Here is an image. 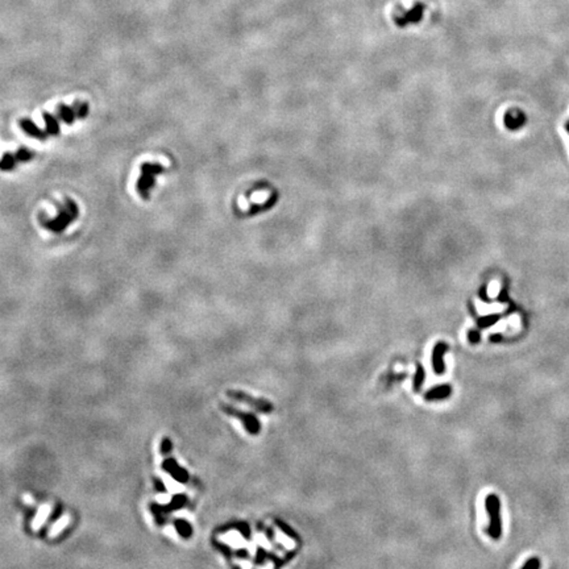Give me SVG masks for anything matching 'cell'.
I'll list each match as a JSON object with an SVG mask.
<instances>
[{"label": "cell", "instance_id": "cell-1", "mask_svg": "<svg viewBox=\"0 0 569 569\" xmlns=\"http://www.w3.org/2000/svg\"><path fill=\"white\" fill-rule=\"evenodd\" d=\"M79 216V207L73 199L66 198L65 203L58 206V214L55 218H45L41 216L40 224L45 229H49L53 233H62L69 225L73 224Z\"/></svg>", "mask_w": 569, "mask_h": 569}, {"label": "cell", "instance_id": "cell-2", "mask_svg": "<svg viewBox=\"0 0 569 569\" xmlns=\"http://www.w3.org/2000/svg\"><path fill=\"white\" fill-rule=\"evenodd\" d=\"M140 169H141V175L136 184V191L144 201H148L150 197V190L156 186V177L165 173L166 169L157 162H144Z\"/></svg>", "mask_w": 569, "mask_h": 569}, {"label": "cell", "instance_id": "cell-3", "mask_svg": "<svg viewBox=\"0 0 569 569\" xmlns=\"http://www.w3.org/2000/svg\"><path fill=\"white\" fill-rule=\"evenodd\" d=\"M33 157H35V152H32L31 149H28L27 147L18 148L15 153H5L4 156L1 157V160H0V170H14L18 164L31 161V160H33Z\"/></svg>", "mask_w": 569, "mask_h": 569}, {"label": "cell", "instance_id": "cell-4", "mask_svg": "<svg viewBox=\"0 0 569 569\" xmlns=\"http://www.w3.org/2000/svg\"><path fill=\"white\" fill-rule=\"evenodd\" d=\"M486 510L490 515V526H489V533L493 539H498L501 536V518H499V510H501V503L497 496L490 494L485 501Z\"/></svg>", "mask_w": 569, "mask_h": 569}, {"label": "cell", "instance_id": "cell-5", "mask_svg": "<svg viewBox=\"0 0 569 569\" xmlns=\"http://www.w3.org/2000/svg\"><path fill=\"white\" fill-rule=\"evenodd\" d=\"M221 408H223V411H224L225 414H228V415H232V417L240 419L242 424H244V427H245V430L248 431V434L251 435L260 434L261 431L260 421L257 419V417H256L255 414H252V412H244L241 411V410H238V408L232 407V406H227V404H221Z\"/></svg>", "mask_w": 569, "mask_h": 569}, {"label": "cell", "instance_id": "cell-6", "mask_svg": "<svg viewBox=\"0 0 569 569\" xmlns=\"http://www.w3.org/2000/svg\"><path fill=\"white\" fill-rule=\"evenodd\" d=\"M227 395H228L229 398L235 399V401H239V402H242V404L251 406V407H253L258 412H262V414H270L274 408L273 404H270L268 399L255 398V397H252V395L247 394V393H242V391L229 390Z\"/></svg>", "mask_w": 569, "mask_h": 569}, {"label": "cell", "instance_id": "cell-7", "mask_svg": "<svg viewBox=\"0 0 569 569\" xmlns=\"http://www.w3.org/2000/svg\"><path fill=\"white\" fill-rule=\"evenodd\" d=\"M18 126H20V128H21L28 136H31L32 139L40 140V141H45L46 140L45 130L41 129L40 127H37L36 123L32 121L31 119L24 117V119H21V120L18 121Z\"/></svg>", "mask_w": 569, "mask_h": 569}, {"label": "cell", "instance_id": "cell-8", "mask_svg": "<svg viewBox=\"0 0 569 569\" xmlns=\"http://www.w3.org/2000/svg\"><path fill=\"white\" fill-rule=\"evenodd\" d=\"M447 352V345L439 343L434 348L432 352V365L436 374H443L445 372V365H444V353Z\"/></svg>", "mask_w": 569, "mask_h": 569}, {"label": "cell", "instance_id": "cell-9", "mask_svg": "<svg viewBox=\"0 0 569 569\" xmlns=\"http://www.w3.org/2000/svg\"><path fill=\"white\" fill-rule=\"evenodd\" d=\"M451 394H452V387H451V386L439 385L428 390L426 394H424V399L428 401V402H432V401H443V399L449 398Z\"/></svg>", "mask_w": 569, "mask_h": 569}, {"label": "cell", "instance_id": "cell-10", "mask_svg": "<svg viewBox=\"0 0 569 569\" xmlns=\"http://www.w3.org/2000/svg\"><path fill=\"white\" fill-rule=\"evenodd\" d=\"M42 119L45 121V136L46 139L49 136H57L61 132V126H59V119L55 115L50 112L42 113Z\"/></svg>", "mask_w": 569, "mask_h": 569}, {"label": "cell", "instance_id": "cell-11", "mask_svg": "<svg viewBox=\"0 0 569 569\" xmlns=\"http://www.w3.org/2000/svg\"><path fill=\"white\" fill-rule=\"evenodd\" d=\"M274 523H275V526H277L278 529L281 530L283 533H286L287 536L290 539H293V540H295L296 543H302V540H300V536L299 533L296 532L295 530H293L290 526L287 523H285L282 519H279V518H274Z\"/></svg>", "mask_w": 569, "mask_h": 569}, {"label": "cell", "instance_id": "cell-12", "mask_svg": "<svg viewBox=\"0 0 569 569\" xmlns=\"http://www.w3.org/2000/svg\"><path fill=\"white\" fill-rule=\"evenodd\" d=\"M424 378H426V372H424V367H422V365H418L417 373H415V377H414V384H412V386H414V391H415V393H419V391H421L422 386H423V384H424Z\"/></svg>", "mask_w": 569, "mask_h": 569}, {"label": "cell", "instance_id": "cell-13", "mask_svg": "<svg viewBox=\"0 0 569 569\" xmlns=\"http://www.w3.org/2000/svg\"><path fill=\"white\" fill-rule=\"evenodd\" d=\"M423 5H418L417 8L412 9V12H408L406 16H404V18H397L398 21L397 23L401 24V21H407V23H415L418 18H421L422 15H423Z\"/></svg>", "mask_w": 569, "mask_h": 569}, {"label": "cell", "instance_id": "cell-14", "mask_svg": "<svg viewBox=\"0 0 569 569\" xmlns=\"http://www.w3.org/2000/svg\"><path fill=\"white\" fill-rule=\"evenodd\" d=\"M229 529H233V530H238V531H240V532L244 535V538L247 539V540H249L251 539V527H249V524L245 523V522H238V523H233L229 526Z\"/></svg>", "mask_w": 569, "mask_h": 569}, {"label": "cell", "instance_id": "cell-15", "mask_svg": "<svg viewBox=\"0 0 569 569\" xmlns=\"http://www.w3.org/2000/svg\"><path fill=\"white\" fill-rule=\"evenodd\" d=\"M269 560V552H266L264 550V548H261V547H258V550H257V555H256V560L255 563L256 564H265L266 561Z\"/></svg>", "mask_w": 569, "mask_h": 569}, {"label": "cell", "instance_id": "cell-16", "mask_svg": "<svg viewBox=\"0 0 569 569\" xmlns=\"http://www.w3.org/2000/svg\"><path fill=\"white\" fill-rule=\"evenodd\" d=\"M539 567H540V561H539V559H531V560H529L526 564L523 565V568L522 569H539Z\"/></svg>", "mask_w": 569, "mask_h": 569}, {"label": "cell", "instance_id": "cell-17", "mask_svg": "<svg viewBox=\"0 0 569 569\" xmlns=\"http://www.w3.org/2000/svg\"><path fill=\"white\" fill-rule=\"evenodd\" d=\"M258 530H260V531H265V532H266V535H268V539H269V540H273V538H274V530L273 529H270V527H266V526H264V529H261L260 527Z\"/></svg>", "mask_w": 569, "mask_h": 569}, {"label": "cell", "instance_id": "cell-18", "mask_svg": "<svg viewBox=\"0 0 569 569\" xmlns=\"http://www.w3.org/2000/svg\"><path fill=\"white\" fill-rule=\"evenodd\" d=\"M469 336H471L469 339H471L472 343H478L479 336H478V333H477V332H471V333H469Z\"/></svg>", "mask_w": 569, "mask_h": 569}, {"label": "cell", "instance_id": "cell-19", "mask_svg": "<svg viewBox=\"0 0 569 569\" xmlns=\"http://www.w3.org/2000/svg\"><path fill=\"white\" fill-rule=\"evenodd\" d=\"M239 556H240V557H248V556H249V553H248L245 550H242V551L239 552Z\"/></svg>", "mask_w": 569, "mask_h": 569}]
</instances>
